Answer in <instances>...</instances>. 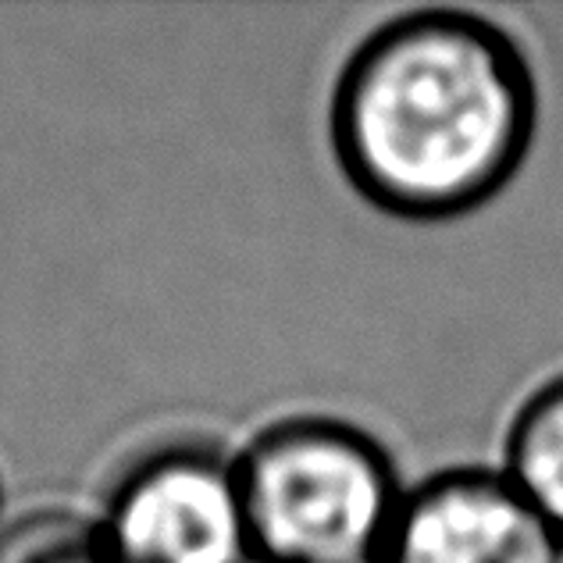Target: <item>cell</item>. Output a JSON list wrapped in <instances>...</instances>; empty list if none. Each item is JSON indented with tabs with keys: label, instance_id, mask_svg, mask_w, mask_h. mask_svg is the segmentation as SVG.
<instances>
[{
	"label": "cell",
	"instance_id": "5b68a950",
	"mask_svg": "<svg viewBox=\"0 0 563 563\" xmlns=\"http://www.w3.org/2000/svg\"><path fill=\"white\" fill-rule=\"evenodd\" d=\"M496 467L545 521L563 531V372L521 399Z\"/></svg>",
	"mask_w": 563,
	"mask_h": 563
},
{
	"label": "cell",
	"instance_id": "3957f363",
	"mask_svg": "<svg viewBox=\"0 0 563 563\" xmlns=\"http://www.w3.org/2000/svg\"><path fill=\"white\" fill-rule=\"evenodd\" d=\"M93 528L118 563H254L235 456L168 442L129 461Z\"/></svg>",
	"mask_w": 563,
	"mask_h": 563
},
{
	"label": "cell",
	"instance_id": "7a4b0ae2",
	"mask_svg": "<svg viewBox=\"0 0 563 563\" xmlns=\"http://www.w3.org/2000/svg\"><path fill=\"white\" fill-rule=\"evenodd\" d=\"M232 456L254 563L382 560L407 485L367 428L296 413Z\"/></svg>",
	"mask_w": 563,
	"mask_h": 563
},
{
	"label": "cell",
	"instance_id": "ba28073f",
	"mask_svg": "<svg viewBox=\"0 0 563 563\" xmlns=\"http://www.w3.org/2000/svg\"><path fill=\"white\" fill-rule=\"evenodd\" d=\"M364 563H385V560H364Z\"/></svg>",
	"mask_w": 563,
	"mask_h": 563
},
{
	"label": "cell",
	"instance_id": "8992f818",
	"mask_svg": "<svg viewBox=\"0 0 563 563\" xmlns=\"http://www.w3.org/2000/svg\"><path fill=\"white\" fill-rule=\"evenodd\" d=\"M0 563H118L97 536L93 521L68 514H40L0 545Z\"/></svg>",
	"mask_w": 563,
	"mask_h": 563
},
{
	"label": "cell",
	"instance_id": "277c9868",
	"mask_svg": "<svg viewBox=\"0 0 563 563\" xmlns=\"http://www.w3.org/2000/svg\"><path fill=\"white\" fill-rule=\"evenodd\" d=\"M560 531L499 467H446L407 488L385 563H550Z\"/></svg>",
	"mask_w": 563,
	"mask_h": 563
},
{
	"label": "cell",
	"instance_id": "6da1fadb",
	"mask_svg": "<svg viewBox=\"0 0 563 563\" xmlns=\"http://www.w3.org/2000/svg\"><path fill=\"white\" fill-rule=\"evenodd\" d=\"M539 79L507 25L464 8H418L375 25L329 97L339 175L399 221L482 211L525 168Z\"/></svg>",
	"mask_w": 563,
	"mask_h": 563
},
{
	"label": "cell",
	"instance_id": "52a82bcc",
	"mask_svg": "<svg viewBox=\"0 0 563 563\" xmlns=\"http://www.w3.org/2000/svg\"><path fill=\"white\" fill-rule=\"evenodd\" d=\"M550 563H563V531L556 536V545H553V560Z\"/></svg>",
	"mask_w": 563,
	"mask_h": 563
}]
</instances>
